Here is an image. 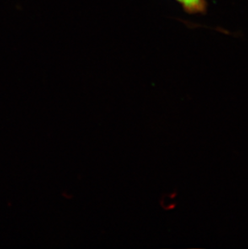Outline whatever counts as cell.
<instances>
[{
	"label": "cell",
	"mask_w": 248,
	"mask_h": 249,
	"mask_svg": "<svg viewBox=\"0 0 248 249\" xmlns=\"http://www.w3.org/2000/svg\"><path fill=\"white\" fill-rule=\"evenodd\" d=\"M189 14H205L207 9L206 0H176Z\"/></svg>",
	"instance_id": "1"
}]
</instances>
